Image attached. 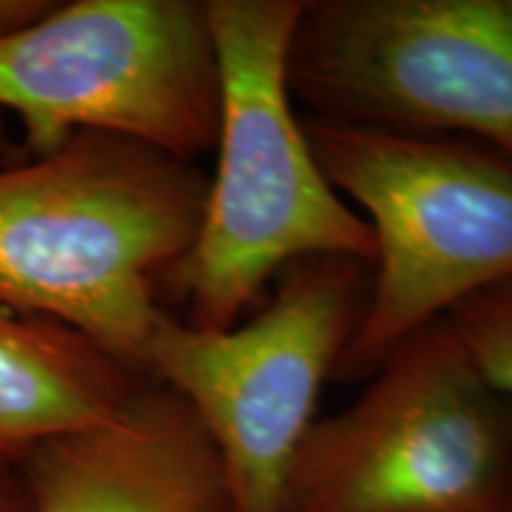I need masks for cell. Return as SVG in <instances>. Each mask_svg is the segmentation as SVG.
I'll use <instances>...</instances> for the list:
<instances>
[{"instance_id": "cell-6", "label": "cell", "mask_w": 512, "mask_h": 512, "mask_svg": "<svg viewBox=\"0 0 512 512\" xmlns=\"http://www.w3.org/2000/svg\"><path fill=\"white\" fill-rule=\"evenodd\" d=\"M349 256H309L275 278L271 302L228 330L164 313L145 377L192 408L219 453L235 512H280L318 396L354 335L370 275Z\"/></svg>"}, {"instance_id": "cell-2", "label": "cell", "mask_w": 512, "mask_h": 512, "mask_svg": "<svg viewBox=\"0 0 512 512\" xmlns=\"http://www.w3.org/2000/svg\"><path fill=\"white\" fill-rule=\"evenodd\" d=\"M302 8L207 0L221 83L216 171L192 249L166 278L197 330L238 325L299 259L375 261L373 228L328 183L294 114L287 48Z\"/></svg>"}, {"instance_id": "cell-5", "label": "cell", "mask_w": 512, "mask_h": 512, "mask_svg": "<svg viewBox=\"0 0 512 512\" xmlns=\"http://www.w3.org/2000/svg\"><path fill=\"white\" fill-rule=\"evenodd\" d=\"M207 0H72L0 41V114L31 157L110 133L195 162L219 131Z\"/></svg>"}, {"instance_id": "cell-10", "label": "cell", "mask_w": 512, "mask_h": 512, "mask_svg": "<svg viewBox=\"0 0 512 512\" xmlns=\"http://www.w3.org/2000/svg\"><path fill=\"white\" fill-rule=\"evenodd\" d=\"M444 318L486 380L512 399V273L463 299Z\"/></svg>"}, {"instance_id": "cell-12", "label": "cell", "mask_w": 512, "mask_h": 512, "mask_svg": "<svg viewBox=\"0 0 512 512\" xmlns=\"http://www.w3.org/2000/svg\"><path fill=\"white\" fill-rule=\"evenodd\" d=\"M0 512H31L22 475L10 463H0Z\"/></svg>"}, {"instance_id": "cell-8", "label": "cell", "mask_w": 512, "mask_h": 512, "mask_svg": "<svg viewBox=\"0 0 512 512\" xmlns=\"http://www.w3.org/2000/svg\"><path fill=\"white\" fill-rule=\"evenodd\" d=\"M17 470L31 512H235L202 422L150 377L112 418L43 441Z\"/></svg>"}, {"instance_id": "cell-13", "label": "cell", "mask_w": 512, "mask_h": 512, "mask_svg": "<svg viewBox=\"0 0 512 512\" xmlns=\"http://www.w3.org/2000/svg\"><path fill=\"white\" fill-rule=\"evenodd\" d=\"M5 145H8V128H5L3 114H0V152L5 150Z\"/></svg>"}, {"instance_id": "cell-9", "label": "cell", "mask_w": 512, "mask_h": 512, "mask_svg": "<svg viewBox=\"0 0 512 512\" xmlns=\"http://www.w3.org/2000/svg\"><path fill=\"white\" fill-rule=\"evenodd\" d=\"M143 380L67 325L0 304V463L112 418Z\"/></svg>"}, {"instance_id": "cell-4", "label": "cell", "mask_w": 512, "mask_h": 512, "mask_svg": "<svg viewBox=\"0 0 512 512\" xmlns=\"http://www.w3.org/2000/svg\"><path fill=\"white\" fill-rule=\"evenodd\" d=\"M512 508V399L446 318L406 337L342 411L316 418L280 512Z\"/></svg>"}, {"instance_id": "cell-7", "label": "cell", "mask_w": 512, "mask_h": 512, "mask_svg": "<svg viewBox=\"0 0 512 512\" xmlns=\"http://www.w3.org/2000/svg\"><path fill=\"white\" fill-rule=\"evenodd\" d=\"M287 83L313 119L465 138L512 162V0H304Z\"/></svg>"}, {"instance_id": "cell-14", "label": "cell", "mask_w": 512, "mask_h": 512, "mask_svg": "<svg viewBox=\"0 0 512 512\" xmlns=\"http://www.w3.org/2000/svg\"><path fill=\"white\" fill-rule=\"evenodd\" d=\"M503 512H512V508H508V510H503Z\"/></svg>"}, {"instance_id": "cell-3", "label": "cell", "mask_w": 512, "mask_h": 512, "mask_svg": "<svg viewBox=\"0 0 512 512\" xmlns=\"http://www.w3.org/2000/svg\"><path fill=\"white\" fill-rule=\"evenodd\" d=\"M304 128L375 235L366 304L335 368L368 380L403 339L512 273V162L465 138L313 117Z\"/></svg>"}, {"instance_id": "cell-1", "label": "cell", "mask_w": 512, "mask_h": 512, "mask_svg": "<svg viewBox=\"0 0 512 512\" xmlns=\"http://www.w3.org/2000/svg\"><path fill=\"white\" fill-rule=\"evenodd\" d=\"M207 190L195 162L93 131L0 166V304L145 375L159 283L192 249Z\"/></svg>"}, {"instance_id": "cell-11", "label": "cell", "mask_w": 512, "mask_h": 512, "mask_svg": "<svg viewBox=\"0 0 512 512\" xmlns=\"http://www.w3.org/2000/svg\"><path fill=\"white\" fill-rule=\"evenodd\" d=\"M57 0H0V41L46 17Z\"/></svg>"}]
</instances>
